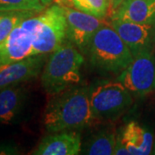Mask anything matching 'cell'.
I'll use <instances>...</instances> for the list:
<instances>
[{"label": "cell", "instance_id": "6da1fadb", "mask_svg": "<svg viewBox=\"0 0 155 155\" xmlns=\"http://www.w3.org/2000/svg\"><path fill=\"white\" fill-rule=\"evenodd\" d=\"M89 87H72L53 96L44 112V125L49 133L90 127L95 121L91 109Z\"/></svg>", "mask_w": 155, "mask_h": 155}, {"label": "cell", "instance_id": "7a4b0ae2", "mask_svg": "<svg viewBox=\"0 0 155 155\" xmlns=\"http://www.w3.org/2000/svg\"><path fill=\"white\" fill-rule=\"evenodd\" d=\"M83 53L67 39L54 51L50 53L41 72V85L50 96L59 94L74 87L81 80Z\"/></svg>", "mask_w": 155, "mask_h": 155}, {"label": "cell", "instance_id": "3957f363", "mask_svg": "<svg viewBox=\"0 0 155 155\" xmlns=\"http://www.w3.org/2000/svg\"><path fill=\"white\" fill-rule=\"evenodd\" d=\"M86 54L93 67L113 73H121L134 60L127 45L116 30L107 24L94 34Z\"/></svg>", "mask_w": 155, "mask_h": 155}, {"label": "cell", "instance_id": "277c9868", "mask_svg": "<svg viewBox=\"0 0 155 155\" xmlns=\"http://www.w3.org/2000/svg\"><path fill=\"white\" fill-rule=\"evenodd\" d=\"M132 104L131 92L120 81L100 84L91 92V109L95 121L116 119Z\"/></svg>", "mask_w": 155, "mask_h": 155}, {"label": "cell", "instance_id": "5b68a950", "mask_svg": "<svg viewBox=\"0 0 155 155\" xmlns=\"http://www.w3.org/2000/svg\"><path fill=\"white\" fill-rule=\"evenodd\" d=\"M67 39V22L61 5H52L41 14V23L33 41L32 54H50Z\"/></svg>", "mask_w": 155, "mask_h": 155}, {"label": "cell", "instance_id": "8992f818", "mask_svg": "<svg viewBox=\"0 0 155 155\" xmlns=\"http://www.w3.org/2000/svg\"><path fill=\"white\" fill-rule=\"evenodd\" d=\"M118 81L137 96L155 91V56L152 49L144 50L134 56L128 67L120 73Z\"/></svg>", "mask_w": 155, "mask_h": 155}, {"label": "cell", "instance_id": "52a82bcc", "mask_svg": "<svg viewBox=\"0 0 155 155\" xmlns=\"http://www.w3.org/2000/svg\"><path fill=\"white\" fill-rule=\"evenodd\" d=\"M67 22V39L84 54H86L89 43L94 34L104 24L103 19L68 6H61Z\"/></svg>", "mask_w": 155, "mask_h": 155}, {"label": "cell", "instance_id": "ba28073f", "mask_svg": "<svg viewBox=\"0 0 155 155\" xmlns=\"http://www.w3.org/2000/svg\"><path fill=\"white\" fill-rule=\"evenodd\" d=\"M110 26L127 45L134 57L144 50L152 49L155 41V24L111 19Z\"/></svg>", "mask_w": 155, "mask_h": 155}, {"label": "cell", "instance_id": "9c48e42d", "mask_svg": "<svg viewBox=\"0 0 155 155\" xmlns=\"http://www.w3.org/2000/svg\"><path fill=\"white\" fill-rule=\"evenodd\" d=\"M48 54L29 55L0 70V91L12 84L22 83L38 77L42 72Z\"/></svg>", "mask_w": 155, "mask_h": 155}, {"label": "cell", "instance_id": "30bf717a", "mask_svg": "<svg viewBox=\"0 0 155 155\" xmlns=\"http://www.w3.org/2000/svg\"><path fill=\"white\" fill-rule=\"evenodd\" d=\"M35 35L21 22L0 42V70L31 55Z\"/></svg>", "mask_w": 155, "mask_h": 155}, {"label": "cell", "instance_id": "8fae6325", "mask_svg": "<svg viewBox=\"0 0 155 155\" xmlns=\"http://www.w3.org/2000/svg\"><path fill=\"white\" fill-rule=\"evenodd\" d=\"M82 148L80 134L75 131L51 133L41 139L31 153L35 155H76Z\"/></svg>", "mask_w": 155, "mask_h": 155}, {"label": "cell", "instance_id": "7c38bea8", "mask_svg": "<svg viewBox=\"0 0 155 155\" xmlns=\"http://www.w3.org/2000/svg\"><path fill=\"white\" fill-rule=\"evenodd\" d=\"M26 92L20 84L0 91V124H12L21 115L25 105Z\"/></svg>", "mask_w": 155, "mask_h": 155}, {"label": "cell", "instance_id": "4fadbf2b", "mask_svg": "<svg viewBox=\"0 0 155 155\" xmlns=\"http://www.w3.org/2000/svg\"><path fill=\"white\" fill-rule=\"evenodd\" d=\"M117 136L127 147L129 154L147 155L152 152L153 134L136 122H128Z\"/></svg>", "mask_w": 155, "mask_h": 155}, {"label": "cell", "instance_id": "5bb4252c", "mask_svg": "<svg viewBox=\"0 0 155 155\" xmlns=\"http://www.w3.org/2000/svg\"><path fill=\"white\" fill-rule=\"evenodd\" d=\"M111 19L155 24V0H124L111 14Z\"/></svg>", "mask_w": 155, "mask_h": 155}, {"label": "cell", "instance_id": "9a60e30c", "mask_svg": "<svg viewBox=\"0 0 155 155\" xmlns=\"http://www.w3.org/2000/svg\"><path fill=\"white\" fill-rule=\"evenodd\" d=\"M116 135L111 129H104L90 137L84 145V153L90 155L113 154Z\"/></svg>", "mask_w": 155, "mask_h": 155}, {"label": "cell", "instance_id": "2e32d148", "mask_svg": "<svg viewBox=\"0 0 155 155\" xmlns=\"http://www.w3.org/2000/svg\"><path fill=\"white\" fill-rule=\"evenodd\" d=\"M35 11H3L0 12V42L12 32L24 19L35 16Z\"/></svg>", "mask_w": 155, "mask_h": 155}, {"label": "cell", "instance_id": "e0dca14e", "mask_svg": "<svg viewBox=\"0 0 155 155\" xmlns=\"http://www.w3.org/2000/svg\"><path fill=\"white\" fill-rule=\"evenodd\" d=\"M71 6L78 11L104 19L110 11V0H70Z\"/></svg>", "mask_w": 155, "mask_h": 155}, {"label": "cell", "instance_id": "ac0fdd59", "mask_svg": "<svg viewBox=\"0 0 155 155\" xmlns=\"http://www.w3.org/2000/svg\"><path fill=\"white\" fill-rule=\"evenodd\" d=\"M44 5L40 0H0V12L3 11H44Z\"/></svg>", "mask_w": 155, "mask_h": 155}, {"label": "cell", "instance_id": "d6986e66", "mask_svg": "<svg viewBox=\"0 0 155 155\" xmlns=\"http://www.w3.org/2000/svg\"><path fill=\"white\" fill-rule=\"evenodd\" d=\"M113 154L116 155H128L129 153L127 151V147L124 146V144L121 141L120 138L116 135V146H115V149H114V153Z\"/></svg>", "mask_w": 155, "mask_h": 155}, {"label": "cell", "instance_id": "ffe728a7", "mask_svg": "<svg viewBox=\"0 0 155 155\" xmlns=\"http://www.w3.org/2000/svg\"><path fill=\"white\" fill-rule=\"evenodd\" d=\"M18 149L15 145H0V154H17Z\"/></svg>", "mask_w": 155, "mask_h": 155}, {"label": "cell", "instance_id": "44dd1931", "mask_svg": "<svg viewBox=\"0 0 155 155\" xmlns=\"http://www.w3.org/2000/svg\"><path fill=\"white\" fill-rule=\"evenodd\" d=\"M124 2V0H110V11L111 14L122 5V4ZM109 11V12H110Z\"/></svg>", "mask_w": 155, "mask_h": 155}, {"label": "cell", "instance_id": "7402d4cb", "mask_svg": "<svg viewBox=\"0 0 155 155\" xmlns=\"http://www.w3.org/2000/svg\"><path fill=\"white\" fill-rule=\"evenodd\" d=\"M40 1H41V2L43 5H44L48 6L50 4L52 3V1H53V0H40Z\"/></svg>", "mask_w": 155, "mask_h": 155}]
</instances>
